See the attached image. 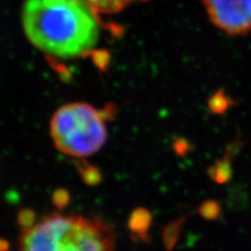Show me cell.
<instances>
[{"label":"cell","instance_id":"1","mask_svg":"<svg viewBox=\"0 0 251 251\" xmlns=\"http://www.w3.org/2000/svg\"><path fill=\"white\" fill-rule=\"evenodd\" d=\"M21 22L27 40L51 58L84 57L100 37L98 12L86 0H25Z\"/></svg>","mask_w":251,"mask_h":251},{"label":"cell","instance_id":"2","mask_svg":"<svg viewBox=\"0 0 251 251\" xmlns=\"http://www.w3.org/2000/svg\"><path fill=\"white\" fill-rule=\"evenodd\" d=\"M115 232L103 219L49 214L22 231L18 251H113Z\"/></svg>","mask_w":251,"mask_h":251},{"label":"cell","instance_id":"3","mask_svg":"<svg viewBox=\"0 0 251 251\" xmlns=\"http://www.w3.org/2000/svg\"><path fill=\"white\" fill-rule=\"evenodd\" d=\"M115 108L103 109L75 101L60 107L51 117L50 134L62 153L84 158L97 153L107 139L106 122L115 116Z\"/></svg>","mask_w":251,"mask_h":251},{"label":"cell","instance_id":"4","mask_svg":"<svg viewBox=\"0 0 251 251\" xmlns=\"http://www.w3.org/2000/svg\"><path fill=\"white\" fill-rule=\"evenodd\" d=\"M208 18L220 30L230 36L251 31V0H201Z\"/></svg>","mask_w":251,"mask_h":251},{"label":"cell","instance_id":"5","mask_svg":"<svg viewBox=\"0 0 251 251\" xmlns=\"http://www.w3.org/2000/svg\"><path fill=\"white\" fill-rule=\"evenodd\" d=\"M152 224V215L146 208H136L129 219V229L136 239L141 241L148 240V232Z\"/></svg>","mask_w":251,"mask_h":251},{"label":"cell","instance_id":"6","mask_svg":"<svg viewBox=\"0 0 251 251\" xmlns=\"http://www.w3.org/2000/svg\"><path fill=\"white\" fill-rule=\"evenodd\" d=\"M98 13L114 14L119 13L126 6L135 1H147V0H86Z\"/></svg>","mask_w":251,"mask_h":251},{"label":"cell","instance_id":"7","mask_svg":"<svg viewBox=\"0 0 251 251\" xmlns=\"http://www.w3.org/2000/svg\"><path fill=\"white\" fill-rule=\"evenodd\" d=\"M208 175L214 181L218 183H225L228 181L232 175V168L230 166L229 159L223 158L216 161L208 169Z\"/></svg>","mask_w":251,"mask_h":251},{"label":"cell","instance_id":"8","mask_svg":"<svg viewBox=\"0 0 251 251\" xmlns=\"http://www.w3.org/2000/svg\"><path fill=\"white\" fill-rule=\"evenodd\" d=\"M75 167L80 173V175L83 179V181L88 184V185H97L100 182L101 180V175L100 172L96 168L91 166L90 163H88L86 160H76L75 162Z\"/></svg>","mask_w":251,"mask_h":251},{"label":"cell","instance_id":"9","mask_svg":"<svg viewBox=\"0 0 251 251\" xmlns=\"http://www.w3.org/2000/svg\"><path fill=\"white\" fill-rule=\"evenodd\" d=\"M183 222H184V219H179L177 221L170 223L166 228H164L163 235H162L163 244L169 251H171L175 247Z\"/></svg>","mask_w":251,"mask_h":251},{"label":"cell","instance_id":"10","mask_svg":"<svg viewBox=\"0 0 251 251\" xmlns=\"http://www.w3.org/2000/svg\"><path fill=\"white\" fill-rule=\"evenodd\" d=\"M199 214L201 217L207 220H215L219 217L220 213H221V207H220V204L216 201H205L202 203L199 209Z\"/></svg>","mask_w":251,"mask_h":251},{"label":"cell","instance_id":"11","mask_svg":"<svg viewBox=\"0 0 251 251\" xmlns=\"http://www.w3.org/2000/svg\"><path fill=\"white\" fill-rule=\"evenodd\" d=\"M17 221L23 228L28 229L36 224V213L30 208H23L18 213Z\"/></svg>","mask_w":251,"mask_h":251},{"label":"cell","instance_id":"12","mask_svg":"<svg viewBox=\"0 0 251 251\" xmlns=\"http://www.w3.org/2000/svg\"><path fill=\"white\" fill-rule=\"evenodd\" d=\"M53 205L56 206L58 209L62 210L64 209L70 201V194L68 191L64 190V188H59V190L54 191L51 197Z\"/></svg>","mask_w":251,"mask_h":251},{"label":"cell","instance_id":"13","mask_svg":"<svg viewBox=\"0 0 251 251\" xmlns=\"http://www.w3.org/2000/svg\"><path fill=\"white\" fill-rule=\"evenodd\" d=\"M226 98L221 94H216V96L210 100V108L216 113H222L227 108Z\"/></svg>","mask_w":251,"mask_h":251},{"label":"cell","instance_id":"14","mask_svg":"<svg viewBox=\"0 0 251 251\" xmlns=\"http://www.w3.org/2000/svg\"><path fill=\"white\" fill-rule=\"evenodd\" d=\"M175 150L178 154L184 155L186 153V151L188 150L187 144L184 143V141H178V143H176V145H175Z\"/></svg>","mask_w":251,"mask_h":251},{"label":"cell","instance_id":"15","mask_svg":"<svg viewBox=\"0 0 251 251\" xmlns=\"http://www.w3.org/2000/svg\"><path fill=\"white\" fill-rule=\"evenodd\" d=\"M10 244L9 242L0 238V251H9Z\"/></svg>","mask_w":251,"mask_h":251}]
</instances>
